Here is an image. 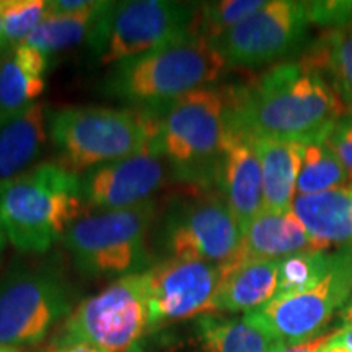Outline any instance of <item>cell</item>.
<instances>
[{"label": "cell", "instance_id": "6da1fadb", "mask_svg": "<svg viewBox=\"0 0 352 352\" xmlns=\"http://www.w3.org/2000/svg\"><path fill=\"white\" fill-rule=\"evenodd\" d=\"M227 88L230 127L253 139H323L346 114L331 82L305 57L279 63L250 82Z\"/></svg>", "mask_w": 352, "mask_h": 352}, {"label": "cell", "instance_id": "7a4b0ae2", "mask_svg": "<svg viewBox=\"0 0 352 352\" xmlns=\"http://www.w3.org/2000/svg\"><path fill=\"white\" fill-rule=\"evenodd\" d=\"M82 178L60 164H39L0 179V248L46 253L85 210Z\"/></svg>", "mask_w": 352, "mask_h": 352}, {"label": "cell", "instance_id": "3957f363", "mask_svg": "<svg viewBox=\"0 0 352 352\" xmlns=\"http://www.w3.org/2000/svg\"><path fill=\"white\" fill-rule=\"evenodd\" d=\"M157 114L155 147L178 182L215 188L220 160L230 134L227 87H202Z\"/></svg>", "mask_w": 352, "mask_h": 352}, {"label": "cell", "instance_id": "277c9868", "mask_svg": "<svg viewBox=\"0 0 352 352\" xmlns=\"http://www.w3.org/2000/svg\"><path fill=\"white\" fill-rule=\"evenodd\" d=\"M228 67L212 43L191 36L114 64L104 91L135 109L158 111L219 80Z\"/></svg>", "mask_w": 352, "mask_h": 352}, {"label": "cell", "instance_id": "5b68a950", "mask_svg": "<svg viewBox=\"0 0 352 352\" xmlns=\"http://www.w3.org/2000/svg\"><path fill=\"white\" fill-rule=\"evenodd\" d=\"M50 135L60 165L80 173L152 147L157 135V114L144 109L63 108L51 114Z\"/></svg>", "mask_w": 352, "mask_h": 352}, {"label": "cell", "instance_id": "8992f818", "mask_svg": "<svg viewBox=\"0 0 352 352\" xmlns=\"http://www.w3.org/2000/svg\"><path fill=\"white\" fill-rule=\"evenodd\" d=\"M157 202L80 217L64 235L77 270L88 277H124L152 266L148 239Z\"/></svg>", "mask_w": 352, "mask_h": 352}, {"label": "cell", "instance_id": "52a82bcc", "mask_svg": "<svg viewBox=\"0 0 352 352\" xmlns=\"http://www.w3.org/2000/svg\"><path fill=\"white\" fill-rule=\"evenodd\" d=\"M195 3L168 0L107 2L88 44L100 64H118L195 36Z\"/></svg>", "mask_w": 352, "mask_h": 352}, {"label": "cell", "instance_id": "ba28073f", "mask_svg": "<svg viewBox=\"0 0 352 352\" xmlns=\"http://www.w3.org/2000/svg\"><path fill=\"white\" fill-rule=\"evenodd\" d=\"M142 272L118 277L101 292L83 298L64 320L57 344L83 342L103 352H142L151 336Z\"/></svg>", "mask_w": 352, "mask_h": 352}, {"label": "cell", "instance_id": "9c48e42d", "mask_svg": "<svg viewBox=\"0 0 352 352\" xmlns=\"http://www.w3.org/2000/svg\"><path fill=\"white\" fill-rule=\"evenodd\" d=\"M74 308L67 284L54 271L15 264L0 279V344L36 346Z\"/></svg>", "mask_w": 352, "mask_h": 352}, {"label": "cell", "instance_id": "30bf717a", "mask_svg": "<svg viewBox=\"0 0 352 352\" xmlns=\"http://www.w3.org/2000/svg\"><path fill=\"white\" fill-rule=\"evenodd\" d=\"M241 228L217 188H195L170 206L162 227L168 258L230 263L240 248Z\"/></svg>", "mask_w": 352, "mask_h": 352}, {"label": "cell", "instance_id": "8fae6325", "mask_svg": "<svg viewBox=\"0 0 352 352\" xmlns=\"http://www.w3.org/2000/svg\"><path fill=\"white\" fill-rule=\"evenodd\" d=\"M352 296V246L333 252V259L315 285L302 292L277 296L258 310L254 320L270 329L283 344L307 341L324 333L329 321Z\"/></svg>", "mask_w": 352, "mask_h": 352}, {"label": "cell", "instance_id": "7c38bea8", "mask_svg": "<svg viewBox=\"0 0 352 352\" xmlns=\"http://www.w3.org/2000/svg\"><path fill=\"white\" fill-rule=\"evenodd\" d=\"M310 25L307 2L272 0L212 44L230 67H263L296 54Z\"/></svg>", "mask_w": 352, "mask_h": 352}, {"label": "cell", "instance_id": "4fadbf2b", "mask_svg": "<svg viewBox=\"0 0 352 352\" xmlns=\"http://www.w3.org/2000/svg\"><path fill=\"white\" fill-rule=\"evenodd\" d=\"M152 333L184 320L214 314L222 280L219 264L201 259L166 258L142 272Z\"/></svg>", "mask_w": 352, "mask_h": 352}, {"label": "cell", "instance_id": "5bb4252c", "mask_svg": "<svg viewBox=\"0 0 352 352\" xmlns=\"http://www.w3.org/2000/svg\"><path fill=\"white\" fill-rule=\"evenodd\" d=\"M166 160L155 144L147 151L88 170L82 176V195L87 209H126L151 201L168 176Z\"/></svg>", "mask_w": 352, "mask_h": 352}, {"label": "cell", "instance_id": "9a60e30c", "mask_svg": "<svg viewBox=\"0 0 352 352\" xmlns=\"http://www.w3.org/2000/svg\"><path fill=\"white\" fill-rule=\"evenodd\" d=\"M215 188L226 197L240 228L264 209L263 171L254 139L230 127Z\"/></svg>", "mask_w": 352, "mask_h": 352}, {"label": "cell", "instance_id": "2e32d148", "mask_svg": "<svg viewBox=\"0 0 352 352\" xmlns=\"http://www.w3.org/2000/svg\"><path fill=\"white\" fill-rule=\"evenodd\" d=\"M308 250L318 248L294 209L280 212L263 209L241 228L240 248L230 263L283 259Z\"/></svg>", "mask_w": 352, "mask_h": 352}, {"label": "cell", "instance_id": "e0dca14e", "mask_svg": "<svg viewBox=\"0 0 352 352\" xmlns=\"http://www.w3.org/2000/svg\"><path fill=\"white\" fill-rule=\"evenodd\" d=\"M214 314H250L272 300L279 284V259L222 264Z\"/></svg>", "mask_w": 352, "mask_h": 352}, {"label": "cell", "instance_id": "ac0fdd59", "mask_svg": "<svg viewBox=\"0 0 352 352\" xmlns=\"http://www.w3.org/2000/svg\"><path fill=\"white\" fill-rule=\"evenodd\" d=\"M191 344L195 352H277L284 346L250 314L197 316L192 324Z\"/></svg>", "mask_w": 352, "mask_h": 352}, {"label": "cell", "instance_id": "d6986e66", "mask_svg": "<svg viewBox=\"0 0 352 352\" xmlns=\"http://www.w3.org/2000/svg\"><path fill=\"white\" fill-rule=\"evenodd\" d=\"M294 212L318 250L352 246V182L314 196H297Z\"/></svg>", "mask_w": 352, "mask_h": 352}, {"label": "cell", "instance_id": "ffe728a7", "mask_svg": "<svg viewBox=\"0 0 352 352\" xmlns=\"http://www.w3.org/2000/svg\"><path fill=\"white\" fill-rule=\"evenodd\" d=\"M50 56L21 46L0 60V126L36 103L46 90Z\"/></svg>", "mask_w": 352, "mask_h": 352}, {"label": "cell", "instance_id": "44dd1931", "mask_svg": "<svg viewBox=\"0 0 352 352\" xmlns=\"http://www.w3.org/2000/svg\"><path fill=\"white\" fill-rule=\"evenodd\" d=\"M253 139V138H252ZM305 142L254 139L263 171V196L266 210H289L296 199Z\"/></svg>", "mask_w": 352, "mask_h": 352}, {"label": "cell", "instance_id": "7402d4cb", "mask_svg": "<svg viewBox=\"0 0 352 352\" xmlns=\"http://www.w3.org/2000/svg\"><path fill=\"white\" fill-rule=\"evenodd\" d=\"M47 111L44 101L0 126V179L23 173L26 166L41 153L47 140Z\"/></svg>", "mask_w": 352, "mask_h": 352}, {"label": "cell", "instance_id": "603a6c76", "mask_svg": "<svg viewBox=\"0 0 352 352\" xmlns=\"http://www.w3.org/2000/svg\"><path fill=\"white\" fill-rule=\"evenodd\" d=\"M303 57L327 76L344 107L352 113V25L327 30Z\"/></svg>", "mask_w": 352, "mask_h": 352}, {"label": "cell", "instance_id": "cb8c5ba5", "mask_svg": "<svg viewBox=\"0 0 352 352\" xmlns=\"http://www.w3.org/2000/svg\"><path fill=\"white\" fill-rule=\"evenodd\" d=\"M104 6L107 2H96L94 8L76 15H50L23 44L51 56L65 47L77 46L83 41L88 43Z\"/></svg>", "mask_w": 352, "mask_h": 352}, {"label": "cell", "instance_id": "d4e9b609", "mask_svg": "<svg viewBox=\"0 0 352 352\" xmlns=\"http://www.w3.org/2000/svg\"><path fill=\"white\" fill-rule=\"evenodd\" d=\"M349 183V173L336 153L331 151L327 138L305 142L297 179L298 196L320 195Z\"/></svg>", "mask_w": 352, "mask_h": 352}, {"label": "cell", "instance_id": "484cf974", "mask_svg": "<svg viewBox=\"0 0 352 352\" xmlns=\"http://www.w3.org/2000/svg\"><path fill=\"white\" fill-rule=\"evenodd\" d=\"M266 6L263 0H220L199 3L192 21V34L206 41L215 39Z\"/></svg>", "mask_w": 352, "mask_h": 352}, {"label": "cell", "instance_id": "4316f807", "mask_svg": "<svg viewBox=\"0 0 352 352\" xmlns=\"http://www.w3.org/2000/svg\"><path fill=\"white\" fill-rule=\"evenodd\" d=\"M331 259L333 252L329 250H308L279 259V284L276 297L310 289L327 274Z\"/></svg>", "mask_w": 352, "mask_h": 352}, {"label": "cell", "instance_id": "83f0119b", "mask_svg": "<svg viewBox=\"0 0 352 352\" xmlns=\"http://www.w3.org/2000/svg\"><path fill=\"white\" fill-rule=\"evenodd\" d=\"M0 13L7 46L16 50L50 16V6L44 0H0Z\"/></svg>", "mask_w": 352, "mask_h": 352}, {"label": "cell", "instance_id": "f1b7e54d", "mask_svg": "<svg viewBox=\"0 0 352 352\" xmlns=\"http://www.w3.org/2000/svg\"><path fill=\"white\" fill-rule=\"evenodd\" d=\"M311 25L328 30L344 28L352 25V2H307Z\"/></svg>", "mask_w": 352, "mask_h": 352}, {"label": "cell", "instance_id": "f546056e", "mask_svg": "<svg viewBox=\"0 0 352 352\" xmlns=\"http://www.w3.org/2000/svg\"><path fill=\"white\" fill-rule=\"evenodd\" d=\"M327 142L349 173L352 182V113L334 122L327 135Z\"/></svg>", "mask_w": 352, "mask_h": 352}, {"label": "cell", "instance_id": "4dcf8cb0", "mask_svg": "<svg viewBox=\"0 0 352 352\" xmlns=\"http://www.w3.org/2000/svg\"><path fill=\"white\" fill-rule=\"evenodd\" d=\"M334 333H336V329L324 331L318 334V336L310 338V340L307 341L294 342V344H284L277 349V352H323L328 347V342L331 341Z\"/></svg>", "mask_w": 352, "mask_h": 352}, {"label": "cell", "instance_id": "1f68e13d", "mask_svg": "<svg viewBox=\"0 0 352 352\" xmlns=\"http://www.w3.org/2000/svg\"><path fill=\"white\" fill-rule=\"evenodd\" d=\"M47 6H50V15H76V13L94 8L96 2H88V0H52V2H47Z\"/></svg>", "mask_w": 352, "mask_h": 352}, {"label": "cell", "instance_id": "d6a6232c", "mask_svg": "<svg viewBox=\"0 0 352 352\" xmlns=\"http://www.w3.org/2000/svg\"><path fill=\"white\" fill-rule=\"evenodd\" d=\"M328 347H341L352 352V324L336 328V333L333 334L331 341L328 342Z\"/></svg>", "mask_w": 352, "mask_h": 352}, {"label": "cell", "instance_id": "836d02e7", "mask_svg": "<svg viewBox=\"0 0 352 352\" xmlns=\"http://www.w3.org/2000/svg\"><path fill=\"white\" fill-rule=\"evenodd\" d=\"M47 352H103L98 347L90 344H83V342H67V344H56L51 351Z\"/></svg>", "mask_w": 352, "mask_h": 352}, {"label": "cell", "instance_id": "e575fe53", "mask_svg": "<svg viewBox=\"0 0 352 352\" xmlns=\"http://www.w3.org/2000/svg\"><path fill=\"white\" fill-rule=\"evenodd\" d=\"M341 321H342V327L344 324H352V296L347 302V305L341 310Z\"/></svg>", "mask_w": 352, "mask_h": 352}, {"label": "cell", "instance_id": "d590c367", "mask_svg": "<svg viewBox=\"0 0 352 352\" xmlns=\"http://www.w3.org/2000/svg\"><path fill=\"white\" fill-rule=\"evenodd\" d=\"M7 46L6 41V33H3V21H2V13H0V51Z\"/></svg>", "mask_w": 352, "mask_h": 352}, {"label": "cell", "instance_id": "8d00e7d4", "mask_svg": "<svg viewBox=\"0 0 352 352\" xmlns=\"http://www.w3.org/2000/svg\"><path fill=\"white\" fill-rule=\"evenodd\" d=\"M0 352H23L19 347H12V346H3L0 344Z\"/></svg>", "mask_w": 352, "mask_h": 352}, {"label": "cell", "instance_id": "74e56055", "mask_svg": "<svg viewBox=\"0 0 352 352\" xmlns=\"http://www.w3.org/2000/svg\"><path fill=\"white\" fill-rule=\"evenodd\" d=\"M323 352H349V351L341 349V347H327Z\"/></svg>", "mask_w": 352, "mask_h": 352}, {"label": "cell", "instance_id": "f35d334b", "mask_svg": "<svg viewBox=\"0 0 352 352\" xmlns=\"http://www.w3.org/2000/svg\"><path fill=\"white\" fill-rule=\"evenodd\" d=\"M0 270H2V254H0Z\"/></svg>", "mask_w": 352, "mask_h": 352}]
</instances>
